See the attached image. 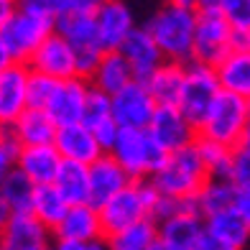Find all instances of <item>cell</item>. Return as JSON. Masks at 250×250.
<instances>
[{"mask_svg": "<svg viewBox=\"0 0 250 250\" xmlns=\"http://www.w3.org/2000/svg\"><path fill=\"white\" fill-rule=\"evenodd\" d=\"M10 214H13V212H10V207L5 204V199L0 197V227H3V225L10 220Z\"/></svg>", "mask_w": 250, "mask_h": 250, "instance_id": "cell-42", "label": "cell"}, {"mask_svg": "<svg viewBox=\"0 0 250 250\" xmlns=\"http://www.w3.org/2000/svg\"><path fill=\"white\" fill-rule=\"evenodd\" d=\"M107 250H153L158 243V222L156 220H143L133 227L105 237Z\"/></svg>", "mask_w": 250, "mask_h": 250, "instance_id": "cell-28", "label": "cell"}, {"mask_svg": "<svg viewBox=\"0 0 250 250\" xmlns=\"http://www.w3.org/2000/svg\"><path fill=\"white\" fill-rule=\"evenodd\" d=\"M13 130L18 135V141L23 148L31 146H54L56 133H59V125H56L46 110H26L23 115L18 118V123L13 125Z\"/></svg>", "mask_w": 250, "mask_h": 250, "instance_id": "cell-24", "label": "cell"}, {"mask_svg": "<svg viewBox=\"0 0 250 250\" xmlns=\"http://www.w3.org/2000/svg\"><path fill=\"white\" fill-rule=\"evenodd\" d=\"M28 74L26 64H10L0 72V128H13L28 110Z\"/></svg>", "mask_w": 250, "mask_h": 250, "instance_id": "cell-11", "label": "cell"}, {"mask_svg": "<svg viewBox=\"0 0 250 250\" xmlns=\"http://www.w3.org/2000/svg\"><path fill=\"white\" fill-rule=\"evenodd\" d=\"M51 230L33 212H13L0 227V248L5 250H49Z\"/></svg>", "mask_w": 250, "mask_h": 250, "instance_id": "cell-12", "label": "cell"}, {"mask_svg": "<svg viewBox=\"0 0 250 250\" xmlns=\"http://www.w3.org/2000/svg\"><path fill=\"white\" fill-rule=\"evenodd\" d=\"M235 197H237V187L232 181L225 179H209L207 187L202 189V194L197 197V209L204 220L212 217L217 212L232 209L235 207Z\"/></svg>", "mask_w": 250, "mask_h": 250, "instance_id": "cell-30", "label": "cell"}, {"mask_svg": "<svg viewBox=\"0 0 250 250\" xmlns=\"http://www.w3.org/2000/svg\"><path fill=\"white\" fill-rule=\"evenodd\" d=\"M54 240H72V243L105 240L100 209L92 207V204H74V207H69L59 227L54 230Z\"/></svg>", "mask_w": 250, "mask_h": 250, "instance_id": "cell-19", "label": "cell"}, {"mask_svg": "<svg viewBox=\"0 0 250 250\" xmlns=\"http://www.w3.org/2000/svg\"><path fill=\"white\" fill-rule=\"evenodd\" d=\"M237 49H245V51H250V31H248V33H243V36L237 39Z\"/></svg>", "mask_w": 250, "mask_h": 250, "instance_id": "cell-43", "label": "cell"}, {"mask_svg": "<svg viewBox=\"0 0 250 250\" xmlns=\"http://www.w3.org/2000/svg\"><path fill=\"white\" fill-rule=\"evenodd\" d=\"M204 235V217L199 212H181L158 222V243L168 250H197Z\"/></svg>", "mask_w": 250, "mask_h": 250, "instance_id": "cell-20", "label": "cell"}, {"mask_svg": "<svg viewBox=\"0 0 250 250\" xmlns=\"http://www.w3.org/2000/svg\"><path fill=\"white\" fill-rule=\"evenodd\" d=\"M156 46L166 62L189 64L194 59V33H197V3H168L158 8L146 23Z\"/></svg>", "mask_w": 250, "mask_h": 250, "instance_id": "cell-1", "label": "cell"}, {"mask_svg": "<svg viewBox=\"0 0 250 250\" xmlns=\"http://www.w3.org/2000/svg\"><path fill=\"white\" fill-rule=\"evenodd\" d=\"M197 250H235V248H230V245L220 243L217 237H212V235H209L207 230H204V235H202V240H199Z\"/></svg>", "mask_w": 250, "mask_h": 250, "instance_id": "cell-39", "label": "cell"}, {"mask_svg": "<svg viewBox=\"0 0 250 250\" xmlns=\"http://www.w3.org/2000/svg\"><path fill=\"white\" fill-rule=\"evenodd\" d=\"M51 250H107L105 240H95V243H72V240H54Z\"/></svg>", "mask_w": 250, "mask_h": 250, "instance_id": "cell-37", "label": "cell"}, {"mask_svg": "<svg viewBox=\"0 0 250 250\" xmlns=\"http://www.w3.org/2000/svg\"><path fill=\"white\" fill-rule=\"evenodd\" d=\"M204 230H207L212 237H217L220 243L230 245L235 250H240L250 237V225L235 212V207L207 217L204 220Z\"/></svg>", "mask_w": 250, "mask_h": 250, "instance_id": "cell-26", "label": "cell"}, {"mask_svg": "<svg viewBox=\"0 0 250 250\" xmlns=\"http://www.w3.org/2000/svg\"><path fill=\"white\" fill-rule=\"evenodd\" d=\"M237 148H250V123H248V128H245V135H243V143L237 146Z\"/></svg>", "mask_w": 250, "mask_h": 250, "instance_id": "cell-44", "label": "cell"}, {"mask_svg": "<svg viewBox=\"0 0 250 250\" xmlns=\"http://www.w3.org/2000/svg\"><path fill=\"white\" fill-rule=\"evenodd\" d=\"M54 187L69 202V207H74V204H89V166L64 161Z\"/></svg>", "mask_w": 250, "mask_h": 250, "instance_id": "cell-27", "label": "cell"}, {"mask_svg": "<svg viewBox=\"0 0 250 250\" xmlns=\"http://www.w3.org/2000/svg\"><path fill=\"white\" fill-rule=\"evenodd\" d=\"M232 184L237 189H250V148H235V156H232Z\"/></svg>", "mask_w": 250, "mask_h": 250, "instance_id": "cell-36", "label": "cell"}, {"mask_svg": "<svg viewBox=\"0 0 250 250\" xmlns=\"http://www.w3.org/2000/svg\"><path fill=\"white\" fill-rule=\"evenodd\" d=\"M33 194H36V184L18 168H13L0 187V197L5 199L10 212H31Z\"/></svg>", "mask_w": 250, "mask_h": 250, "instance_id": "cell-31", "label": "cell"}, {"mask_svg": "<svg viewBox=\"0 0 250 250\" xmlns=\"http://www.w3.org/2000/svg\"><path fill=\"white\" fill-rule=\"evenodd\" d=\"M120 54L125 56V62L130 64L133 79H135V82H141V84L148 82V79L156 74L158 66L166 62L161 49L156 46V41L151 39V33L146 28H135L130 36L125 39L123 46H120Z\"/></svg>", "mask_w": 250, "mask_h": 250, "instance_id": "cell-16", "label": "cell"}, {"mask_svg": "<svg viewBox=\"0 0 250 250\" xmlns=\"http://www.w3.org/2000/svg\"><path fill=\"white\" fill-rule=\"evenodd\" d=\"M21 151H23V146H21L16 130L13 128H0V187H3V181L8 179V174L16 168Z\"/></svg>", "mask_w": 250, "mask_h": 250, "instance_id": "cell-34", "label": "cell"}, {"mask_svg": "<svg viewBox=\"0 0 250 250\" xmlns=\"http://www.w3.org/2000/svg\"><path fill=\"white\" fill-rule=\"evenodd\" d=\"M92 84L82 77L74 79H64L56 87V92L49 102V118L59 125V128H66V125H79L84 118V107H87V97Z\"/></svg>", "mask_w": 250, "mask_h": 250, "instance_id": "cell-13", "label": "cell"}, {"mask_svg": "<svg viewBox=\"0 0 250 250\" xmlns=\"http://www.w3.org/2000/svg\"><path fill=\"white\" fill-rule=\"evenodd\" d=\"M248 123H250V102L230 92H220L217 100L212 102L209 112L204 115L202 125L197 128V133L199 138L214 141L235 151L243 143Z\"/></svg>", "mask_w": 250, "mask_h": 250, "instance_id": "cell-7", "label": "cell"}, {"mask_svg": "<svg viewBox=\"0 0 250 250\" xmlns=\"http://www.w3.org/2000/svg\"><path fill=\"white\" fill-rule=\"evenodd\" d=\"M130 184L133 179L123 171V166L110 153H105L89 166V204L100 209L102 204H107L112 197L120 194L123 189H128Z\"/></svg>", "mask_w": 250, "mask_h": 250, "instance_id": "cell-17", "label": "cell"}, {"mask_svg": "<svg viewBox=\"0 0 250 250\" xmlns=\"http://www.w3.org/2000/svg\"><path fill=\"white\" fill-rule=\"evenodd\" d=\"M95 26H97V39L102 51H120L125 39L135 31L130 8L125 3H118V0H107V3L97 5Z\"/></svg>", "mask_w": 250, "mask_h": 250, "instance_id": "cell-15", "label": "cell"}, {"mask_svg": "<svg viewBox=\"0 0 250 250\" xmlns=\"http://www.w3.org/2000/svg\"><path fill=\"white\" fill-rule=\"evenodd\" d=\"M158 199H161V194L156 191L151 181H133L128 189H123L120 194H115L107 204L100 207L105 237L125 230V227L138 225L143 220H153Z\"/></svg>", "mask_w": 250, "mask_h": 250, "instance_id": "cell-5", "label": "cell"}, {"mask_svg": "<svg viewBox=\"0 0 250 250\" xmlns=\"http://www.w3.org/2000/svg\"><path fill=\"white\" fill-rule=\"evenodd\" d=\"M56 26L49 0H23L3 28V39L16 64H28Z\"/></svg>", "mask_w": 250, "mask_h": 250, "instance_id": "cell-2", "label": "cell"}, {"mask_svg": "<svg viewBox=\"0 0 250 250\" xmlns=\"http://www.w3.org/2000/svg\"><path fill=\"white\" fill-rule=\"evenodd\" d=\"M209 181V171L204 166L197 146H189L184 151L168 153L166 164L158 168L151 184L161 197L168 199H197L202 189Z\"/></svg>", "mask_w": 250, "mask_h": 250, "instance_id": "cell-3", "label": "cell"}, {"mask_svg": "<svg viewBox=\"0 0 250 250\" xmlns=\"http://www.w3.org/2000/svg\"><path fill=\"white\" fill-rule=\"evenodd\" d=\"M59 82L46 74H39V72H31L28 74V107L31 110H46L49 102L56 92Z\"/></svg>", "mask_w": 250, "mask_h": 250, "instance_id": "cell-33", "label": "cell"}, {"mask_svg": "<svg viewBox=\"0 0 250 250\" xmlns=\"http://www.w3.org/2000/svg\"><path fill=\"white\" fill-rule=\"evenodd\" d=\"M26 66L31 72H39L56 79V82H64V79L77 77V54L69 46V41L54 31L39 46V51L31 56V62Z\"/></svg>", "mask_w": 250, "mask_h": 250, "instance_id": "cell-10", "label": "cell"}, {"mask_svg": "<svg viewBox=\"0 0 250 250\" xmlns=\"http://www.w3.org/2000/svg\"><path fill=\"white\" fill-rule=\"evenodd\" d=\"M151 135L161 143V148L166 153H176L184 151L189 146H194L199 133L184 115L179 107H158L156 115L151 120Z\"/></svg>", "mask_w": 250, "mask_h": 250, "instance_id": "cell-14", "label": "cell"}, {"mask_svg": "<svg viewBox=\"0 0 250 250\" xmlns=\"http://www.w3.org/2000/svg\"><path fill=\"white\" fill-rule=\"evenodd\" d=\"M184 77H187V64L176 62H164L156 69V74L146 82L151 97L156 100L158 107H179L181 89H184Z\"/></svg>", "mask_w": 250, "mask_h": 250, "instance_id": "cell-23", "label": "cell"}, {"mask_svg": "<svg viewBox=\"0 0 250 250\" xmlns=\"http://www.w3.org/2000/svg\"><path fill=\"white\" fill-rule=\"evenodd\" d=\"M153 250H168V248H166V245H161V243H156V248H153Z\"/></svg>", "mask_w": 250, "mask_h": 250, "instance_id": "cell-45", "label": "cell"}, {"mask_svg": "<svg viewBox=\"0 0 250 250\" xmlns=\"http://www.w3.org/2000/svg\"><path fill=\"white\" fill-rule=\"evenodd\" d=\"M10 64H16V62H13V56H10V49H8V43H5V39H3V31H0V72L8 69Z\"/></svg>", "mask_w": 250, "mask_h": 250, "instance_id": "cell-41", "label": "cell"}, {"mask_svg": "<svg viewBox=\"0 0 250 250\" xmlns=\"http://www.w3.org/2000/svg\"><path fill=\"white\" fill-rule=\"evenodd\" d=\"M235 212L250 225V189H237V197H235Z\"/></svg>", "mask_w": 250, "mask_h": 250, "instance_id": "cell-38", "label": "cell"}, {"mask_svg": "<svg viewBox=\"0 0 250 250\" xmlns=\"http://www.w3.org/2000/svg\"><path fill=\"white\" fill-rule=\"evenodd\" d=\"M222 92L217 72L207 64L199 62H189L187 64V77H184V89H181V100H179V110L194 128H199L204 115L209 112L212 102L217 100Z\"/></svg>", "mask_w": 250, "mask_h": 250, "instance_id": "cell-8", "label": "cell"}, {"mask_svg": "<svg viewBox=\"0 0 250 250\" xmlns=\"http://www.w3.org/2000/svg\"><path fill=\"white\" fill-rule=\"evenodd\" d=\"M49 250H51V248H49Z\"/></svg>", "mask_w": 250, "mask_h": 250, "instance_id": "cell-47", "label": "cell"}, {"mask_svg": "<svg viewBox=\"0 0 250 250\" xmlns=\"http://www.w3.org/2000/svg\"><path fill=\"white\" fill-rule=\"evenodd\" d=\"M110 156L123 166V171L133 181H151L168 158V153L161 148V143L153 138L148 128L120 130L110 148Z\"/></svg>", "mask_w": 250, "mask_h": 250, "instance_id": "cell-6", "label": "cell"}, {"mask_svg": "<svg viewBox=\"0 0 250 250\" xmlns=\"http://www.w3.org/2000/svg\"><path fill=\"white\" fill-rule=\"evenodd\" d=\"M31 212L43 222L51 230L59 227V222L64 220V214L69 212V202L62 197V191L56 189L54 184L49 187H36V194H33V204H31Z\"/></svg>", "mask_w": 250, "mask_h": 250, "instance_id": "cell-29", "label": "cell"}, {"mask_svg": "<svg viewBox=\"0 0 250 250\" xmlns=\"http://www.w3.org/2000/svg\"><path fill=\"white\" fill-rule=\"evenodd\" d=\"M235 49H237V33L225 21L220 0L197 3V33H194V59L191 62L217 69Z\"/></svg>", "mask_w": 250, "mask_h": 250, "instance_id": "cell-4", "label": "cell"}, {"mask_svg": "<svg viewBox=\"0 0 250 250\" xmlns=\"http://www.w3.org/2000/svg\"><path fill=\"white\" fill-rule=\"evenodd\" d=\"M54 146H56V151H59V156L64 161L82 164V166H92L97 158L105 156V148H102L100 141L95 138V133L82 123L59 128Z\"/></svg>", "mask_w": 250, "mask_h": 250, "instance_id": "cell-18", "label": "cell"}, {"mask_svg": "<svg viewBox=\"0 0 250 250\" xmlns=\"http://www.w3.org/2000/svg\"><path fill=\"white\" fill-rule=\"evenodd\" d=\"M133 82H135L133 69L120 51H105L102 54L97 69H95L92 79H89V84L95 89H100V92H105L107 97H115L118 92H123V89Z\"/></svg>", "mask_w": 250, "mask_h": 250, "instance_id": "cell-22", "label": "cell"}, {"mask_svg": "<svg viewBox=\"0 0 250 250\" xmlns=\"http://www.w3.org/2000/svg\"><path fill=\"white\" fill-rule=\"evenodd\" d=\"M16 8H18V3H13V0H0V31L5 28L10 16L16 13Z\"/></svg>", "mask_w": 250, "mask_h": 250, "instance_id": "cell-40", "label": "cell"}, {"mask_svg": "<svg viewBox=\"0 0 250 250\" xmlns=\"http://www.w3.org/2000/svg\"><path fill=\"white\" fill-rule=\"evenodd\" d=\"M197 151L202 156L204 166L209 171V179H225V181H232V156L235 151L227 148V146H220L214 141L207 138H197Z\"/></svg>", "mask_w": 250, "mask_h": 250, "instance_id": "cell-32", "label": "cell"}, {"mask_svg": "<svg viewBox=\"0 0 250 250\" xmlns=\"http://www.w3.org/2000/svg\"><path fill=\"white\" fill-rule=\"evenodd\" d=\"M214 72H217L222 92L237 95L250 102V51L235 49Z\"/></svg>", "mask_w": 250, "mask_h": 250, "instance_id": "cell-25", "label": "cell"}, {"mask_svg": "<svg viewBox=\"0 0 250 250\" xmlns=\"http://www.w3.org/2000/svg\"><path fill=\"white\" fill-rule=\"evenodd\" d=\"M62 164L64 158L59 156L56 146H31V148H23L18 153L16 168L23 171L36 187H49L59 176Z\"/></svg>", "mask_w": 250, "mask_h": 250, "instance_id": "cell-21", "label": "cell"}, {"mask_svg": "<svg viewBox=\"0 0 250 250\" xmlns=\"http://www.w3.org/2000/svg\"><path fill=\"white\" fill-rule=\"evenodd\" d=\"M112 102V120L120 130H146L151 128V120L156 115V100L151 97L148 87L141 82H133L118 92L115 97H110Z\"/></svg>", "mask_w": 250, "mask_h": 250, "instance_id": "cell-9", "label": "cell"}, {"mask_svg": "<svg viewBox=\"0 0 250 250\" xmlns=\"http://www.w3.org/2000/svg\"><path fill=\"white\" fill-rule=\"evenodd\" d=\"M0 250H5V248H0Z\"/></svg>", "mask_w": 250, "mask_h": 250, "instance_id": "cell-46", "label": "cell"}, {"mask_svg": "<svg viewBox=\"0 0 250 250\" xmlns=\"http://www.w3.org/2000/svg\"><path fill=\"white\" fill-rule=\"evenodd\" d=\"M220 8L237 39L250 31V0H220Z\"/></svg>", "mask_w": 250, "mask_h": 250, "instance_id": "cell-35", "label": "cell"}]
</instances>
